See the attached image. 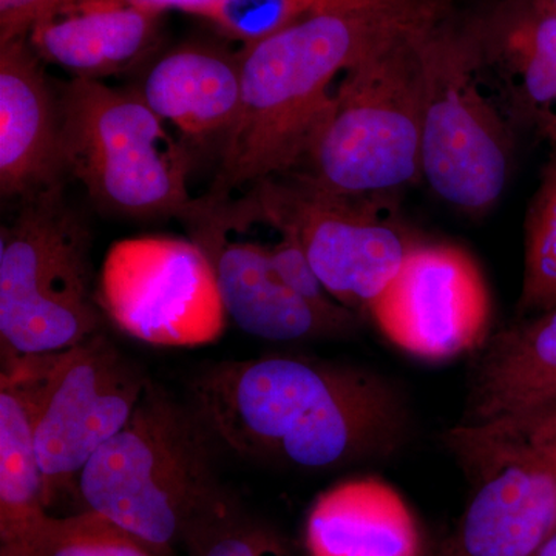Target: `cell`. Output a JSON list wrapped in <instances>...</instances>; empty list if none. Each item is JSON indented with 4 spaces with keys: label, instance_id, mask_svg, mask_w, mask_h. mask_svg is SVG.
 Returning a JSON list of instances; mask_svg holds the SVG:
<instances>
[{
    "label": "cell",
    "instance_id": "6da1fadb",
    "mask_svg": "<svg viewBox=\"0 0 556 556\" xmlns=\"http://www.w3.org/2000/svg\"><path fill=\"white\" fill-rule=\"evenodd\" d=\"M190 388V407L215 445L302 470L393 455L408 431L391 383L348 365L283 354L226 361Z\"/></svg>",
    "mask_w": 556,
    "mask_h": 556
},
{
    "label": "cell",
    "instance_id": "7a4b0ae2",
    "mask_svg": "<svg viewBox=\"0 0 556 556\" xmlns=\"http://www.w3.org/2000/svg\"><path fill=\"white\" fill-rule=\"evenodd\" d=\"M445 13L441 0H320L294 24L239 50V118L206 199L225 203L294 169L343 76Z\"/></svg>",
    "mask_w": 556,
    "mask_h": 556
},
{
    "label": "cell",
    "instance_id": "3957f363",
    "mask_svg": "<svg viewBox=\"0 0 556 556\" xmlns=\"http://www.w3.org/2000/svg\"><path fill=\"white\" fill-rule=\"evenodd\" d=\"M212 445L192 407L149 380L129 422L80 471L76 495L84 508L167 554L229 511Z\"/></svg>",
    "mask_w": 556,
    "mask_h": 556
},
{
    "label": "cell",
    "instance_id": "277c9868",
    "mask_svg": "<svg viewBox=\"0 0 556 556\" xmlns=\"http://www.w3.org/2000/svg\"><path fill=\"white\" fill-rule=\"evenodd\" d=\"M438 21L391 40L343 76L288 174L325 192L387 199L422 178L424 40Z\"/></svg>",
    "mask_w": 556,
    "mask_h": 556
},
{
    "label": "cell",
    "instance_id": "5b68a950",
    "mask_svg": "<svg viewBox=\"0 0 556 556\" xmlns=\"http://www.w3.org/2000/svg\"><path fill=\"white\" fill-rule=\"evenodd\" d=\"M90 248L61 182L21 200L0 236L2 362L62 353L102 331Z\"/></svg>",
    "mask_w": 556,
    "mask_h": 556
},
{
    "label": "cell",
    "instance_id": "8992f818",
    "mask_svg": "<svg viewBox=\"0 0 556 556\" xmlns=\"http://www.w3.org/2000/svg\"><path fill=\"white\" fill-rule=\"evenodd\" d=\"M490 89L471 20L445 14L424 40L420 174L470 217L495 207L514 169L517 129Z\"/></svg>",
    "mask_w": 556,
    "mask_h": 556
},
{
    "label": "cell",
    "instance_id": "52a82bcc",
    "mask_svg": "<svg viewBox=\"0 0 556 556\" xmlns=\"http://www.w3.org/2000/svg\"><path fill=\"white\" fill-rule=\"evenodd\" d=\"M64 172L90 199L126 217L182 219L192 207L189 149L135 89L72 79L60 100Z\"/></svg>",
    "mask_w": 556,
    "mask_h": 556
},
{
    "label": "cell",
    "instance_id": "ba28073f",
    "mask_svg": "<svg viewBox=\"0 0 556 556\" xmlns=\"http://www.w3.org/2000/svg\"><path fill=\"white\" fill-rule=\"evenodd\" d=\"M236 201L260 225L294 233L329 295L354 313L368 311L415 247L387 197L338 195L285 174Z\"/></svg>",
    "mask_w": 556,
    "mask_h": 556
},
{
    "label": "cell",
    "instance_id": "9c48e42d",
    "mask_svg": "<svg viewBox=\"0 0 556 556\" xmlns=\"http://www.w3.org/2000/svg\"><path fill=\"white\" fill-rule=\"evenodd\" d=\"M97 300L121 332L155 346L206 345L229 320L211 263L190 239L138 237L113 244Z\"/></svg>",
    "mask_w": 556,
    "mask_h": 556
},
{
    "label": "cell",
    "instance_id": "30bf717a",
    "mask_svg": "<svg viewBox=\"0 0 556 556\" xmlns=\"http://www.w3.org/2000/svg\"><path fill=\"white\" fill-rule=\"evenodd\" d=\"M445 442L478 486L455 556H535L556 533V452L497 426L457 424Z\"/></svg>",
    "mask_w": 556,
    "mask_h": 556
},
{
    "label": "cell",
    "instance_id": "8fae6325",
    "mask_svg": "<svg viewBox=\"0 0 556 556\" xmlns=\"http://www.w3.org/2000/svg\"><path fill=\"white\" fill-rule=\"evenodd\" d=\"M148 383L104 331L56 353L36 419L47 506L76 495L80 471L129 422Z\"/></svg>",
    "mask_w": 556,
    "mask_h": 556
},
{
    "label": "cell",
    "instance_id": "7c38bea8",
    "mask_svg": "<svg viewBox=\"0 0 556 556\" xmlns=\"http://www.w3.org/2000/svg\"><path fill=\"white\" fill-rule=\"evenodd\" d=\"M367 313L409 356L442 362L489 339L492 302L475 258L447 243H415Z\"/></svg>",
    "mask_w": 556,
    "mask_h": 556
},
{
    "label": "cell",
    "instance_id": "4fadbf2b",
    "mask_svg": "<svg viewBox=\"0 0 556 556\" xmlns=\"http://www.w3.org/2000/svg\"><path fill=\"white\" fill-rule=\"evenodd\" d=\"M179 222L211 263L226 314L241 331L269 342H298L353 328L314 308L285 283L273 241L254 237V225L229 201L197 199Z\"/></svg>",
    "mask_w": 556,
    "mask_h": 556
},
{
    "label": "cell",
    "instance_id": "5bb4252c",
    "mask_svg": "<svg viewBox=\"0 0 556 556\" xmlns=\"http://www.w3.org/2000/svg\"><path fill=\"white\" fill-rule=\"evenodd\" d=\"M482 68L515 129L556 149V17L541 0H506L471 20Z\"/></svg>",
    "mask_w": 556,
    "mask_h": 556
},
{
    "label": "cell",
    "instance_id": "9a60e30c",
    "mask_svg": "<svg viewBox=\"0 0 556 556\" xmlns=\"http://www.w3.org/2000/svg\"><path fill=\"white\" fill-rule=\"evenodd\" d=\"M60 105L27 38L0 43V192L22 200L60 185Z\"/></svg>",
    "mask_w": 556,
    "mask_h": 556
},
{
    "label": "cell",
    "instance_id": "2e32d148",
    "mask_svg": "<svg viewBox=\"0 0 556 556\" xmlns=\"http://www.w3.org/2000/svg\"><path fill=\"white\" fill-rule=\"evenodd\" d=\"M135 89L164 124L190 146L217 142L219 152L239 118V51L188 42L156 58Z\"/></svg>",
    "mask_w": 556,
    "mask_h": 556
},
{
    "label": "cell",
    "instance_id": "e0dca14e",
    "mask_svg": "<svg viewBox=\"0 0 556 556\" xmlns=\"http://www.w3.org/2000/svg\"><path fill=\"white\" fill-rule=\"evenodd\" d=\"M164 13L134 3H76L40 16L27 39L40 61L65 70L72 79L102 80L152 53Z\"/></svg>",
    "mask_w": 556,
    "mask_h": 556
},
{
    "label": "cell",
    "instance_id": "ac0fdd59",
    "mask_svg": "<svg viewBox=\"0 0 556 556\" xmlns=\"http://www.w3.org/2000/svg\"><path fill=\"white\" fill-rule=\"evenodd\" d=\"M555 405L556 306L485 340L459 424L522 422Z\"/></svg>",
    "mask_w": 556,
    "mask_h": 556
},
{
    "label": "cell",
    "instance_id": "d6986e66",
    "mask_svg": "<svg viewBox=\"0 0 556 556\" xmlns=\"http://www.w3.org/2000/svg\"><path fill=\"white\" fill-rule=\"evenodd\" d=\"M54 354L3 362L0 375V538L13 543L49 515L36 419Z\"/></svg>",
    "mask_w": 556,
    "mask_h": 556
},
{
    "label": "cell",
    "instance_id": "ffe728a7",
    "mask_svg": "<svg viewBox=\"0 0 556 556\" xmlns=\"http://www.w3.org/2000/svg\"><path fill=\"white\" fill-rule=\"evenodd\" d=\"M309 556H420L416 519L401 493L379 478L328 489L311 507Z\"/></svg>",
    "mask_w": 556,
    "mask_h": 556
},
{
    "label": "cell",
    "instance_id": "44dd1931",
    "mask_svg": "<svg viewBox=\"0 0 556 556\" xmlns=\"http://www.w3.org/2000/svg\"><path fill=\"white\" fill-rule=\"evenodd\" d=\"M123 527L84 508L68 517L47 515L0 556H164Z\"/></svg>",
    "mask_w": 556,
    "mask_h": 556
},
{
    "label": "cell",
    "instance_id": "7402d4cb",
    "mask_svg": "<svg viewBox=\"0 0 556 556\" xmlns=\"http://www.w3.org/2000/svg\"><path fill=\"white\" fill-rule=\"evenodd\" d=\"M556 306V149L541 175L526 217L525 277L519 311L526 316Z\"/></svg>",
    "mask_w": 556,
    "mask_h": 556
},
{
    "label": "cell",
    "instance_id": "603a6c76",
    "mask_svg": "<svg viewBox=\"0 0 556 556\" xmlns=\"http://www.w3.org/2000/svg\"><path fill=\"white\" fill-rule=\"evenodd\" d=\"M320 0H214L197 16L217 27L219 33L241 43L254 46L294 24Z\"/></svg>",
    "mask_w": 556,
    "mask_h": 556
},
{
    "label": "cell",
    "instance_id": "cb8c5ba5",
    "mask_svg": "<svg viewBox=\"0 0 556 556\" xmlns=\"http://www.w3.org/2000/svg\"><path fill=\"white\" fill-rule=\"evenodd\" d=\"M195 556H281L280 546L260 530L233 522L228 514L219 517L192 540Z\"/></svg>",
    "mask_w": 556,
    "mask_h": 556
},
{
    "label": "cell",
    "instance_id": "d4e9b609",
    "mask_svg": "<svg viewBox=\"0 0 556 556\" xmlns=\"http://www.w3.org/2000/svg\"><path fill=\"white\" fill-rule=\"evenodd\" d=\"M50 0H0V43L27 38Z\"/></svg>",
    "mask_w": 556,
    "mask_h": 556
},
{
    "label": "cell",
    "instance_id": "484cf974",
    "mask_svg": "<svg viewBox=\"0 0 556 556\" xmlns=\"http://www.w3.org/2000/svg\"><path fill=\"white\" fill-rule=\"evenodd\" d=\"M87 2L134 3V5L149 7V9L161 11H167L172 9L181 10L186 11V13L195 14L197 16L200 10H203L204 7H207L208 3L214 2V0H50L49 5L43 9L42 13H40V16L50 13V11L64 9V7Z\"/></svg>",
    "mask_w": 556,
    "mask_h": 556
},
{
    "label": "cell",
    "instance_id": "4316f807",
    "mask_svg": "<svg viewBox=\"0 0 556 556\" xmlns=\"http://www.w3.org/2000/svg\"><path fill=\"white\" fill-rule=\"evenodd\" d=\"M535 556H556V533L548 538L546 543L536 552Z\"/></svg>",
    "mask_w": 556,
    "mask_h": 556
},
{
    "label": "cell",
    "instance_id": "83f0119b",
    "mask_svg": "<svg viewBox=\"0 0 556 556\" xmlns=\"http://www.w3.org/2000/svg\"><path fill=\"white\" fill-rule=\"evenodd\" d=\"M541 3L556 17V0H541Z\"/></svg>",
    "mask_w": 556,
    "mask_h": 556
},
{
    "label": "cell",
    "instance_id": "f1b7e54d",
    "mask_svg": "<svg viewBox=\"0 0 556 556\" xmlns=\"http://www.w3.org/2000/svg\"><path fill=\"white\" fill-rule=\"evenodd\" d=\"M281 556H285V555H281Z\"/></svg>",
    "mask_w": 556,
    "mask_h": 556
}]
</instances>
